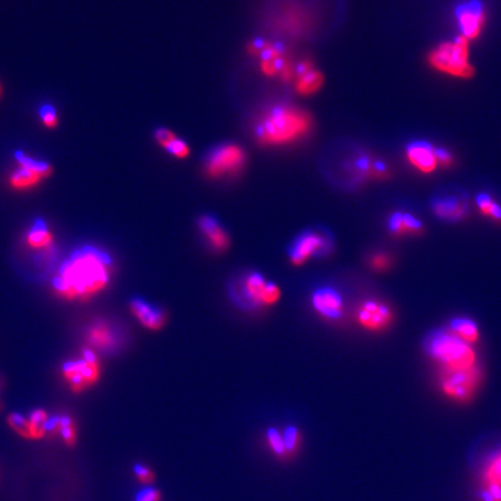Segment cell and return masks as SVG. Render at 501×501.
<instances>
[{
	"mask_svg": "<svg viewBox=\"0 0 501 501\" xmlns=\"http://www.w3.org/2000/svg\"><path fill=\"white\" fill-rule=\"evenodd\" d=\"M314 129V116L303 107L275 100L261 107L251 122V135L259 147L279 149L300 143Z\"/></svg>",
	"mask_w": 501,
	"mask_h": 501,
	"instance_id": "obj_1",
	"label": "cell"
},
{
	"mask_svg": "<svg viewBox=\"0 0 501 501\" xmlns=\"http://www.w3.org/2000/svg\"><path fill=\"white\" fill-rule=\"evenodd\" d=\"M112 272L108 254L96 247H84L61 265L52 286L61 298L86 302L106 289Z\"/></svg>",
	"mask_w": 501,
	"mask_h": 501,
	"instance_id": "obj_2",
	"label": "cell"
},
{
	"mask_svg": "<svg viewBox=\"0 0 501 501\" xmlns=\"http://www.w3.org/2000/svg\"><path fill=\"white\" fill-rule=\"evenodd\" d=\"M319 12L307 0H272L260 14L265 38L289 43L307 42L317 35Z\"/></svg>",
	"mask_w": 501,
	"mask_h": 501,
	"instance_id": "obj_3",
	"label": "cell"
},
{
	"mask_svg": "<svg viewBox=\"0 0 501 501\" xmlns=\"http://www.w3.org/2000/svg\"><path fill=\"white\" fill-rule=\"evenodd\" d=\"M423 347L439 370L455 372L478 365L474 346L460 340L448 328L428 334Z\"/></svg>",
	"mask_w": 501,
	"mask_h": 501,
	"instance_id": "obj_4",
	"label": "cell"
},
{
	"mask_svg": "<svg viewBox=\"0 0 501 501\" xmlns=\"http://www.w3.org/2000/svg\"><path fill=\"white\" fill-rule=\"evenodd\" d=\"M230 296L244 310H259L275 305L281 298V290L275 283L267 281L263 274L251 272L232 284Z\"/></svg>",
	"mask_w": 501,
	"mask_h": 501,
	"instance_id": "obj_5",
	"label": "cell"
},
{
	"mask_svg": "<svg viewBox=\"0 0 501 501\" xmlns=\"http://www.w3.org/2000/svg\"><path fill=\"white\" fill-rule=\"evenodd\" d=\"M246 165L245 149L233 142H224L207 151L202 161V170L208 179L221 180L237 177L245 170Z\"/></svg>",
	"mask_w": 501,
	"mask_h": 501,
	"instance_id": "obj_6",
	"label": "cell"
},
{
	"mask_svg": "<svg viewBox=\"0 0 501 501\" xmlns=\"http://www.w3.org/2000/svg\"><path fill=\"white\" fill-rule=\"evenodd\" d=\"M428 63L437 71L457 78H471L474 68L469 61V40L456 36L453 41L437 45L428 55Z\"/></svg>",
	"mask_w": 501,
	"mask_h": 501,
	"instance_id": "obj_7",
	"label": "cell"
},
{
	"mask_svg": "<svg viewBox=\"0 0 501 501\" xmlns=\"http://www.w3.org/2000/svg\"><path fill=\"white\" fill-rule=\"evenodd\" d=\"M483 384V369L479 363L469 369L446 372L439 370L437 388L441 393L457 404H467Z\"/></svg>",
	"mask_w": 501,
	"mask_h": 501,
	"instance_id": "obj_8",
	"label": "cell"
},
{
	"mask_svg": "<svg viewBox=\"0 0 501 501\" xmlns=\"http://www.w3.org/2000/svg\"><path fill=\"white\" fill-rule=\"evenodd\" d=\"M341 170L347 173L353 184H365L370 180H383L391 175L390 167L374 154L362 149H353L344 154Z\"/></svg>",
	"mask_w": 501,
	"mask_h": 501,
	"instance_id": "obj_9",
	"label": "cell"
},
{
	"mask_svg": "<svg viewBox=\"0 0 501 501\" xmlns=\"http://www.w3.org/2000/svg\"><path fill=\"white\" fill-rule=\"evenodd\" d=\"M334 239L328 232L307 230L297 235L288 249L293 266H302L314 258H324L333 252Z\"/></svg>",
	"mask_w": 501,
	"mask_h": 501,
	"instance_id": "obj_10",
	"label": "cell"
},
{
	"mask_svg": "<svg viewBox=\"0 0 501 501\" xmlns=\"http://www.w3.org/2000/svg\"><path fill=\"white\" fill-rule=\"evenodd\" d=\"M61 374L75 393L85 391L99 381L101 367L96 351L85 348L78 358L65 362Z\"/></svg>",
	"mask_w": 501,
	"mask_h": 501,
	"instance_id": "obj_11",
	"label": "cell"
},
{
	"mask_svg": "<svg viewBox=\"0 0 501 501\" xmlns=\"http://www.w3.org/2000/svg\"><path fill=\"white\" fill-rule=\"evenodd\" d=\"M17 170L10 174V187L17 191H26L29 188L38 186L45 177L52 173V167L45 161H35L22 152H17Z\"/></svg>",
	"mask_w": 501,
	"mask_h": 501,
	"instance_id": "obj_12",
	"label": "cell"
},
{
	"mask_svg": "<svg viewBox=\"0 0 501 501\" xmlns=\"http://www.w3.org/2000/svg\"><path fill=\"white\" fill-rule=\"evenodd\" d=\"M391 307L379 300H365L355 310V319L363 330L372 333L386 331L393 323Z\"/></svg>",
	"mask_w": 501,
	"mask_h": 501,
	"instance_id": "obj_13",
	"label": "cell"
},
{
	"mask_svg": "<svg viewBox=\"0 0 501 501\" xmlns=\"http://www.w3.org/2000/svg\"><path fill=\"white\" fill-rule=\"evenodd\" d=\"M455 17L460 36L474 40L481 34L484 26L485 8L481 0H465L455 8Z\"/></svg>",
	"mask_w": 501,
	"mask_h": 501,
	"instance_id": "obj_14",
	"label": "cell"
},
{
	"mask_svg": "<svg viewBox=\"0 0 501 501\" xmlns=\"http://www.w3.org/2000/svg\"><path fill=\"white\" fill-rule=\"evenodd\" d=\"M311 305L325 321H337L344 317V296L333 286H319L311 295Z\"/></svg>",
	"mask_w": 501,
	"mask_h": 501,
	"instance_id": "obj_15",
	"label": "cell"
},
{
	"mask_svg": "<svg viewBox=\"0 0 501 501\" xmlns=\"http://www.w3.org/2000/svg\"><path fill=\"white\" fill-rule=\"evenodd\" d=\"M324 75L314 66V61L304 58L293 66V89L297 94L303 96H312L324 85Z\"/></svg>",
	"mask_w": 501,
	"mask_h": 501,
	"instance_id": "obj_16",
	"label": "cell"
},
{
	"mask_svg": "<svg viewBox=\"0 0 501 501\" xmlns=\"http://www.w3.org/2000/svg\"><path fill=\"white\" fill-rule=\"evenodd\" d=\"M86 341L93 351L110 353L119 347L122 335L119 328H115L110 321H99L93 323L87 328Z\"/></svg>",
	"mask_w": 501,
	"mask_h": 501,
	"instance_id": "obj_17",
	"label": "cell"
},
{
	"mask_svg": "<svg viewBox=\"0 0 501 501\" xmlns=\"http://www.w3.org/2000/svg\"><path fill=\"white\" fill-rule=\"evenodd\" d=\"M198 228L208 242L209 247L214 249L215 252H225L230 247L231 244L230 235L215 216L209 214L200 216L198 219Z\"/></svg>",
	"mask_w": 501,
	"mask_h": 501,
	"instance_id": "obj_18",
	"label": "cell"
},
{
	"mask_svg": "<svg viewBox=\"0 0 501 501\" xmlns=\"http://www.w3.org/2000/svg\"><path fill=\"white\" fill-rule=\"evenodd\" d=\"M434 215L446 222H460L469 214V203L456 195H444L432 202Z\"/></svg>",
	"mask_w": 501,
	"mask_h": 501,
	"instance_id": "obj_19",
	"label": "cell"
},
{
	"mask_svg": "<svg viewBox=\"0 0 501 501\" xmlns=\"http://www.w3.org/2000/svg\"><path fill=\"white\" fill-rule=\"evenodd\" d=\"M406 157L409 164L416 167L421 173H432L437 170L435 147L426 140H416L406 147Z\"/></svg>",
	"mask_w": 501,
	"mask_h": 501,
	"instance_id": "obj_20",
	"label": "cell"
},
{
	"mask_svg": "<svg viewBox=\"0 0 501 501\" xmlns=\"http://www.w3.org/2000/svg\"><path fill=\"white\" fill-rule=\"evenodd\" d=\"M130 311L137 321L150 331H159L166 325L167 316L161 307H154L142 298L130 302Z\"/></svg>",
	"mask_w": 501,
	"mask_h": 501,
	"instance_id": "obj_21",
	"label": "cell"
},
{
	"mask_svg": "<svg viewBox=\"0 0 501 501\" xmlns=\"http://www.w3.org/2000/svg\"><path fill=\"white\" fill-rule=\"evenodd\" d=\"M390 233L397 237L418 235L423 232V224L418 217L405 212H392L388 219Z\"/></svg>",
	"mask_w": 501,
	"mask_h": 501,
	"instance_id": "obj_22",
	"label": "cell"
},
{
	"mask_svg": "<svg viewBox=\"0 0 501 501\" xmlns=\"http://www.w3.org/2000/svg\"><path fill=\"white\" fill-rule=\"evenodd\" d=\"M48 435L59 437L68 446H73L78 440V428L75 419L68 416H58L50 421Z\"/></svg>",
	"mask_w": 501,
	"mask_h": 501,
	"instance_id": "obj_23",
	"label": "cell"
},
{
	"mask_svg": "<svg viewBox=\"0 0 501 501\" xmlns=\"http://www.w3.org/2000/svg\"><path fill=\"white\" fill-rule=\"evenodd\" d=\"M26 242L28 246L38 251H47L50 249L54 242V235L49 230L48 225L43 221H36L34 225L29 228Z\"/></svg>",
	"mask_w": 501,
	"mask_h": 501,
	"instance_id": "obj_24",
	"label": "cell"
},
{
	"mask_svg": "<svg viewBox=\"0 0 501 501\" xmlns=\"http://www.w3.org/2000/svg\"><path fill=\"white\" fill-rule=\"evenodd\" d=\"M448 328L457 337H460V340H463L467 344H472V346L477 344L479 339H481L479 328H478L477 324L470 318H455V319L450 321Z\"/></svg>",
	"mask_w": 501,
	"mask_h": 501,
	"instance_id": "obj_25",
	"label": "cell"
},
{
	"mask_svg": "<svg viewBox=\"0 0 501 501\" xmlns=\"http://www.w3.org/2000/svg\"><path fill=\"white\" fill-rule=\"evenodd\" d=\"M263 446L274 460H277L279 463H289L283 441L282 430H279L277 427H270L263 435Z\"/></svg>",
	"mask_w": 501,
	"mask_h": 501,
	"instance_id": "obj_26",
	"label": "cell"
},
{
	"mask_svg": "<svg viewBox=\"0 0 501 501\" xmlns=\"http://www.w3.org/2000/svg\"><path fill=\"white\" fill-rule=\"evenodd\" d=\"M283 441L286 446V456L288 460L293 462L300 455V450L303 448L304 437L300 428L293 425L284 427L282 430Z\"/></svg>",
	"mask_w": 501,
	"mask_h": 501,
	"instance_id": "obj_27",
	"label": "cell"
},
{
	"mask_svg": "<svg viewBox=\"0 0 501 501\" xmlns=\"http://www.w3.org/2000/svg\"><path fill=\"white\" fill-rule=\"evenodd\" d=\"M28 420L31 426V441L41 440L48 435L52 419L45 409H35L31 412Z\"/></svg>",
	"mask_w": 501,
	"mask_h": 501,
	"instance_id": "obj_28",
	"label": "cell"
},
{
	"mask_svg": "<svg viewBox=\"0 0 501 501\" xmlns=\"http://www.w3.org/2000/svg\"><path fill=\"white\" fill-rule=\"evenodd\" d=\"M481 486L486 485H499L501 486V451L492 456L491 460L485 464L481 471Z\"/></svg>",
	"mask_w": 501,
	"mask_h": 501,
	"instance_id": "obj_29",
	"label": "cell"
},
{
	"mask_svg": "<svg viewBox=\"0 0 501 501\" xmlns=\"http://www.w3.org/2000/svg\"><path fill=\"white\" fill-rule=\"evenodd\" d=\"M476 203H477L478 209L483 215L486 216L488 219L495 221V222L501 224V205L491 195L486 193H481L476 198Z\"/></svg>",
	"mask_w": 501,
	"mask_h": 501,
	"instance_id": "obj_30",
	"label": "cell"
},
{
	"mask_svg": "<svg viewBox=\"0 0 501 501\" xmlns=\"http://www.w3.org/2000/svg\"><path fill=\"white\" fill-rule=\"evenodd\" d=\"M163 150L166 151L167 154L177 159H187L191 154V147L188 145L186 140H182L181 137L175 136L172 140H168L166 144L161 147Z\"/></svg>",
	"mask_w": 501,
	"mask_h": 501,
	"instance_id": "obj_31",
	"label": "cell"
},
{
	"mask_svg": "<svg viewBox=\"0 0 501 501\" xmlns=\"http://www.w3.org/2000/svg\"><path fill=\"white\" fill-rule=\"evenodd\" d=\"M7 423L8 426L12 428L14 433L17 434L19 437L26 440H31V426H29V420L26 416L17 414V413H12L7 416Z\"/></svg>",
	"mask_w": 501,
	"mask_h": 501,
	"instance_id": "obj_32",
	"label": "cell"
},
{
	"mask_svg": "<svg viewBox=\"0 0 501 501\" xmlns=\"http://www.w3.org/2000/svg\"><path fill=\"white\" fill-rule=\"evenodd\" d=\"M133 476L140 485H143L144 488L152 486L157 479L156 472L149 465H145L143 463L137 464L136 467H133Z\"/></svg>",
	"mask_w": 501,
	"mask_h": 501,
	"instance_id": "obj_33",
	"label": "cell"
},
{
	"mask_svg": "<svg viewBox=\"0 0 501 501\" xmlns=\"http://www.w3.org/2000/svg\"><path fill=\"white\" fill-rule=\"evenodd\" d=\"M391 256L386 253H375L369 259V266L376 272H384L391 267Z\"/></svg>",
	"mask_w": 501,
	"mask_h": 501,
	"instance_id": "obj_34",
	"label": "cell"
},
{
	"mask_svg": "<svg viewBox=\"0 0 501 501\" xmlns=\"http://www.w3.org/2000/svg\"><path fill=\"white\" fill-rule=\"evenodd\" d=\"M40 116H41L42 122L45 123V126L55 128L57 126L58 116L54 107L49 106V105L41 107Z\"/></svg>",
	"mask_w": 501,
	"mask_h": 501,
	"instance_id": "obj_35",
	"label": "cell"
},
{
	"mask_svg": "<svg viewBox=\"0 0 501 501\" xmlns=\"http://www.w3.org/2000/svg\"><path fill=\"white\" fill-rule=\"evenodd\" d=\"M481 501H501V486L486 485L481 491Z\"/></svg>",
	"mask_w": 501,
	"mask_h": 501,
	"instance_id": "obj_36",
	"label": "cell"
},
{
	"mask_svg": "<svg viewBox=\"0 0 501 501\" xmlns=\"http://www.w3.org/2000/svg\"><path fill=\"white\" fill-rule=\"evenodd\" d=\"M435 157H437L439 167H444V168L453 166V161H455V158L451 152L444 147H435Z\"/></svg>",
	"mask_w": 501,
	"mask_h": 501,
	"instance_id": "obj_37",
	"label": "cell"
},
{
	"mask_svg": "<svg viewBox=\"0 0 501 501\" xmlns=\"http://www.w3.org/2000/svg\"><path fill=\"white\" fill-rule=\"evenodd\" d=\"M163 500V495L161 492L157 488L149 486V488H144L142 491L137 495L136 501H161Z\"/></svg>",
	"mask_w": 501,
	"mask_h": 501,
	"instance_id": "obj_38",
	"label": "cell"
},
{
	"mask_svg": "<svg viewBox=\"0 0 501 501\" xmlns=\"http://www.w3.org/2000/svg\"><path fill=\"white\" fill-rule=\"evenodd\" d=\"M0 96H1V86H0Z\"/></svg>",
	"mask_w": 501,
	"mask_h": 501,
	"instance_id": "obj_39",
	"label": "cell"
}]
</instances>
